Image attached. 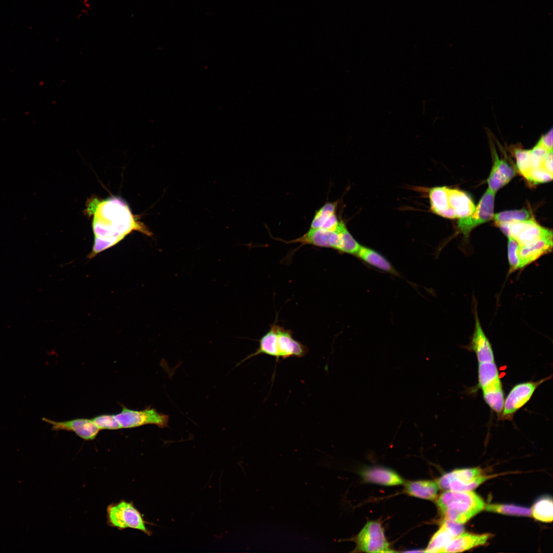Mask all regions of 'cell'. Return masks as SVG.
I'll list each match as a JSON object with an SVG mask.
<instances>
[{
    "instance_id": "obj_10",
    "label": "cell",
    "mask_w": 553,
    "mask_h": 553,
    "mask_svg": "<svg viewBox=\"0 0 553 553\" xmlns=\"http://www.w3.org/2000/svg\"><path fill=\"white\" fill-rule=\"evenodd\" d=\"M495 195V193L488 188L486 190L474 212L459 220L458 228L460 232L467 236L473 228L493 218Z\"/></svg>"
},
{
    "instance_id": "obj_31",
    "label": "cell",
    "mask_w": 553,
    "mask_h": 553,
    "mask_svg": "<svg viewBox=\"0 0 553 553\" xmlns=\"http://www.w3.org/2000/svg\"><path fill=\"white\" fill-rule=\"evenodd\" d=\"M508 238L507 256L509 266V274H510L520 268L518 257V243L514 239L511 237Z\"/></svg>"
},
{
    "instance_id": "obj_17",
    "label": "cell",
    "mask_w": 553,
    "mask_h": 553,
    "mask_svg": "<svg viewBox=\"0 0 553 553\" xmlns=\"http://www.w3.org/2000/svg\"><path fill=\"white\" fill-rule=\"evenodd\" d=\"M337 202H326L315 211L310 228L334 231L337 229L341 221L336 216Z\"/></svg>"
},
{
    "instance_id": "obj_6",
    "label": "cell",
    "mask_w": 553,
    "mask_h": 553,
    "mask_svg": "<svg viewBox=\"0 0 553 553\" xmlns=\"http://www.w3.org/2000/svg\"><path fill=\"white\" fill-rule=\"evenodd\" d=\"M497 226L507 237L514 239L520 247L552 237V230L540 225L533 217L526 220L500 223Z\"/></svg>"
},
{
    "instance_id": "obj_20",
    "label": "cell",
    "mask_w": 553,
    "mask_h": 553,
    "mask_svg": "<svg viewBox=\"0 0 553 553\" xmlns=\"http://www.w3.org/2000/svg\"><path fill=\"white\" fill-rule=\"evenodd\" d=\"M446 187H436L429 191L431 209L433 212L444 218H457L454 210L450 207Z\"/></svg>"
},
{
    "instance_id": "obj_26",
    "label": "cell",
    "mask_w": 553,
    "mask_h": 553,
    "mask_svg": "<svg viewBox=\"0 0 553 553\" xmlns=\"http://www.w3.org/2000/svg\"><path fill=\"white\" fill-rule=\"evenodd\" d=\"M454 537L451 532L441 524L439 529L431 539L424 550L427 552H440L444 546Z\"/></svg>"
},
{
    "instance_id": "obj_29",
    "label": "cell",
    "mask_w": 553,
    "mask_h": 553,
    "mask_svg": "<svg viewBox=\"0 0 553 553\" xmlns=\"http://www.w3.org/2000/svg\"><path fill=\"white\" fill-rule=\"evenodd\" d=\"M517 167L519 172L525 177L531 169L530 150L517 149L515 151Z\"/></svg>"
},
{
    "instance_id": "obj_34",
    "label": "cell",
    "mask_w": 553,
    "mask_h": 553,
    "mask_svg": "<svg viewBox=\"0 0 553 553\" xmlns=\"http://www.w3.org/2000/svg\"><path fill=\"white\" fill-rule=\"evenodd\" d=\"M442 524L451 532L454 538L462 534L464 531L462 524L458 523L451 520L444 519Z\"/></svg>"
},
{
    "instance_id": "obj_7",
    "label": "cell",
    "mask_w": 553,
    "mask_h": 553,
    "mask_svg": "<svg viewBox=\"0 0 553 553\" xmlns=\"http://www.w3.org/2000/svg\"><path fill=\"white\" fill-rule=\"evenodd\" d=\"M115 416L123 429L146 424H154L160 428H164L168 427L169 422L168 415L160 413L150 407L142 410H134L122 406L121 412Z\"/></svg>"
},
{
    "instance_id": "obj_33",
    "label": "cell",
    "mask_w": 553,
    "mask_h": 553,
    "mask_svg": "<svg viewBox=\"0 0 553 553\" xmlns=\"http://www.w3.org/2000/svg\"><path fill=\"white\" fill-rule=\"evenodd\" d=\"M548 152L543 146L537 143L530 150V165L531 168L541 167L543 159Z\"/></svg>"
},
{
    "instance_id": "obj_15",
    "label": "cell",
    "mask_w": 553,
    "mask_h": 553,
    "mask_svg": "<svg viewBox=\"0 0 553 553\" xmlns=\"http://www.w3.org/2000/svg\"><path fill=\"white\" fill-rule=\"evenodd\" d=\"M491 534L462 533L452 539L440 552H460L483 545L491 538Z\"/></svg>"
},
{
    "instance_id": "obj_12",
    "label": "cell",
    "mask_w": 553,
    "mask_h": 553,
    "mask_svg": "<svg viewBox=\"0 0 553 553\" xmlns=\"http://www.w3.org/2000/svg\"><path fill=\"white\" fill-rule=\"evenodd\" d=\"M276 330V345L279 360L281 358H302L307 354V347L295 339L290 330L286 329L277 324Z\"/></svg>"
},
{
    "instance_id": "obj_9",
    "label": "cell",
    "mask_w": 553,
    "mask_h": 553,
    "mask_svg": "<svg viewBox=\"0 0 553 553\" xmlns=\"http://www.w3.org/2000/svg\"><path fill=\"white\" fill-rule=\"evenodd\" d=\"M357 548L367 552H393L384 534L381 525L377 521H369L356 537Z\"/></svg>"
},
{
    "instance_id": "obj_1",
    "label": "cell",
    "mask_w": 553,
    "mask_h": 553,
    "mask_svg": "<svg viewBox=\"0 0 553 553\" xmlns=\"http://www.w3.org/2000/svg\"><path fill=\"white\" fill-rule=\"evenodd\" d=\"M86 213L92 217L94 244L88 258L115 246L133 231L150 236L152 232L133 215L120 198L113 197L100 199L93 197L87 200Z\"/></svg>"
},
{
    "instance_id": "obj_2",
    "label": "cell",
    "mask_w": 553,
    "mask_h": 553,
    "mask_svg": "<svg viewBox=\"0 0 553 553\" xmlns=\"http://www.w3.org/2000/svg\"><path fill=\"white\" fill-rule=\"evenodd\" d=\"M437 504L444 519L462 524L484 509L485 505L483 499L472 491L452 490L441 494Z\"/></svg>"
},
{
    "instance_id": "obj_25",
    "label": "cell",
    "mask_w": 553,
    "mask_h": 553,
    "mask_svg": "<svg viewBox=\"0 0 553 553\" xmlns=\"http://www.w3.org/2000/svg\"><path fill=\"white\" fill-rule=\"evenodd\" d=\"M531 515L536 520L551 522L553 518V504L550 497H543L537 500L532 507Z\"/></svg>"
},
{
    "instance_id": "obj_22",
    "label": "cell",
    "mask_w": 553,
    "mask_h": 553,
    "mask_svg": "<svg viewBox=\"0 0 553 553\" xmlns=\"http://www.w3.org/2000/svg\"><path fill=\"white\" fill-rule=\"evenodd\" d=\"M361 260L381 270L397 274L391 263L381 254L371 248L361 246L356 254Z\"/></svg>"
},
{
    "instance_id": "obj_8",
    "label": "cell",
    "mask_w": 553,
    "mask_h": 553,
    "mask_svg": "<svg viewBox=\"0 0 553 553\" xmlns=\"http://www.w3.org/2000/svg\"><path fill=\"white\" fill-rule=\"evenodd\" d=\"M551 377V375L537 381H526L515 385L504 400L500 418L512 420L515 414L529 401L538 387Z\"/></svg>"
},
{
    "instance_id": "obj_24",
    "label": "cell",
    "mask_w": 553,
    "mask_h": 553,
    "mask_svg": "<svg viewBox=\"0 0 553 553\" xmlns=\"http://www.w3.org/2000/svg\"><path fill=\"white\" fill-rule=\"evenodd\" d=\"M485 402L500 416L504 402V391L501 382L496 384L482 389Z\"/></svg>"
},
{
    "instance_id": "obj_18",
    "label": "cell",
    "mask_w": 553,
    "mask_h": 553,
    "mask_svg": "<svg viewBox=\"0 0 553 553\" xmlns=\"http://www.w3.org/2000/svg\"><path fill=\"white\" fill-rule=\"evenodd\" d=\"M364 479L370 483L392 486L401 484L403 481L395 472L389 469L379 467H369L361 472Z\"/></svg>"
},
{
    "instance_id": "obj_11",
    "label": "cell",
    "mask_w": 553,
    "mask_h": 553,
    "mask_svg": "<svg viewBox=\"0 0 553 553\" xmlns=\"http://www.w3.org/2000/svg\"><path fill=\"white\" fill-rule=\"evenodd\" d=\"M474 300L475 328L466 349L475 353L478 363L495 361L492 345L482 329L477 312V303Z\"/></svg>"
},
{
    "instance_id": "obj_36",
    "label": "cell",
    "mask_w": 553,
    "mask_h": 553,
    "mask_svg": "<svg viewBox=\"0 0 553 553\" xmlns=\"http://www.w3.org/2000/svg\"><path fill=\"white\" fill-rule=\"evenodd\" d=\"M541 167L552 175V151L546 154Z\"/></svg>"
},
{
    "instance_id": "obj_21",
    "label": "cell",
    "mask_w": 553,
    "mask_h": 553,
    "mask_svg": "<svg viewBox=\"0 0 553 553\" xmlns=\"http://www.w3.org/2000/svg\"><path fill=\"white\" fill-rule=\"evenodd\" d=\"M438 488L437 482L431 480L409 482L405 485L406 492L409 495L430 500L436 498Z\"/></svg>"
},
{
    "instance_id": "obj_13",
    "label": "cell",
    "mask_w": 553,
    "mask_h": 553,
    "mask_svg": "<svg viewBox=\"0 0 553 553\" xmlns=\"http://www.w3.org/2000/svg\"><path fill=\"white\" fill-rule=\"evenodd\" d=\"M42 420L52 426L53 431H66L75 433L77 436L85 440L94 439L99 431L92 419L87 418H76L72 420L56 421L42 418Z\"/></svg>"
},
{
    "instance_id": "obj_3",
    "label": "cell",
    "mask_w": 553,
    "mask_h": 553,
    "mask_svg": "<svg viewBox=\"0 0 553 553\" xmlns=\"http://www.w3.org/2000/svg\"><path fill=\"white\" fill-rule=\"evenodd\" d=\"M351 239V233L341 221L337 229L329 231L322 229H312L302 236L286 243H301V246L311 245L314 246L330 248L346 253Z\"/></svg>"
},
{
    "instance_id": "obj_23",
    "label": "cell",
    "mask_w": 553,
    "mask_h": 553,
    "mask_svg": "<svg viewBox=\"0 0 553 553\" xmlns=\"http://www.w3.org/2000/svg\"><path fill=\"white\" fill-rule=\"evenodd\" d=\"M478 386L481 390L501 382L495 361L478 363Z\"/></svg>"
},
{
    "instance_id": "obj_4",
    "label": "cell",
    "mask_w": 553,
    "mask_h": 553,
    "mask_svg": "<svg viewBox=\"0 0 553 553\" xmlns=\"http://www.w3.org/2000/svg\"><path fill=\"white\" fill-rule=\"evenodd\" d=\"M107 512L108 523L111 527L119 529L133 528L147 535H151V531L146 527L148 522L132 502L122 500L110 504Z\"/></svg>"
},
{
    "instance_id": "obj_35",
    "label": "cell",
    "mask_w": 553,
    "mask_h": 553,
    "mask_svg": "<svg viewBox=\"0 0 553 553\" xmlns=\"http://www.w3.org/2000/svg\"><path fill=\"white\" fill-rule=\"evenodd\" d=\"M547 151H552V129L541 136L538 143Z\"/></svg>"
},
{
    "instance_id": "obj_30",
    "label": "cell",
    "mask_w": 553,
    "mask_h": 553,
    "mask_svg": "<svg viewBox=\"0 0 553 553\" xmlns=\"http://www.w3.org/2000/svg\"><path fill=\"white\" fill-rule=\"evenodd\" d=\"M100 430H116L122 429L115 414H102L92 419Z\"/></svg>"
},
{
    "instance_id": "obj_5",
    "label": "cell",
    "mask_w": 553,
    "mask_h": 553,
    "mask_svg": "<svg viewBox=\"0 0 553 553\" xmlns=\"http://www.w3.org/2000/svg\"><path fill=\"white\" fill-rule=\"evenodd\" d=\"M498 475H483L480 467L457 469L441 476L437 483L442 490L470 491Z\"/></svg>"
},
{
    "instance_id": "obj_14",
    "label": "cell",
    "mask_w": 553,
    "mask_h": 553,
    "mask_svg": "<svg viewBox=\"0 0 553 553\" xmlns=\"http://www.w3.org/2000/svg\"><path fill=\"white\" fill-rule=\"evenodd\" d=\"M494 154V162L487 182L488 188L496 193L512 179L516 170L505 160L499 159L495 150Z\"/></svg>"
},
{
    "instance_id": "obj_27",
    "label": "cell",
    "mask_w": 553,
    "mask_h": 553,
    "mask_svg": "<svg viewBox=\"0 0 553 553\" xmlns=\"http://www.w3.org/2000/svg\"><path fill=\"white\" fill-rule=\"evenodd\" d=\"M486 511L498 514L518 516H530V508L512 504H488L485 505Z\"/></svg>"
},
{
    "instance_id": "obj_28",
    "label": "cell",
    "mask_w": 553,
    "mask_h": 553,
    "mask_svg": "<svg viewBox=\"0 0 553 553\" xmlns=\"http://www.w3.org/2000/svg\"><path fill=\"white\" fill-rule=\"evenodd\" d=\"M496 225L503 223H509L526 220L533 218L530 212L525 209L507 210L494 214Z\"/></svg>"
},
{
    "instance_id": "obj_16",
    "label": "cell",
    "mask_w": 553,
    "mask_h": 553,
    "mask_svg": "<svg viewBox=\"0 0 553 553\" xmlns=\"http://www.w3.org/2000/svg\"><path fill=\"white\" fill-rule=\"evenodd\" d=\"M552 249V237L542 239L528 246H519L520 268H523L543 256L549 253Z\"/></svg>"
},
{
    "instance_id": "obj_19",
    "label": "cell",
    "mask_w": 553,
    "mask_h": 553,
    "mask_svg": "<svg viewBox=\"0 0 553 553\" xmlns=\"http://www.w3.org/2000/svg\"><path fill=\"white\" fill-rule=\"evenodd\" d=\"M446 190L450 207L457 218L468 217L474 212L475 205L466 193L456 188L446 187Z\"/></svg>"
},
{
    "instance_id": "obj_32",
    "label": "cell",
    "mask_w": 553,
    "mask_h": 553,
    "mask_svg": "<svg viewBox=\"0 0 553 553\" xmlns=\"http://www.w3.org/2000/svg\"><path fill=\"white\" fill-rule=\"evenodd\" d=\"M525 178L528 181L537 184L551 181L552 179V175L540 167L531 168Z\"/></svg>"
}]
</instances>
